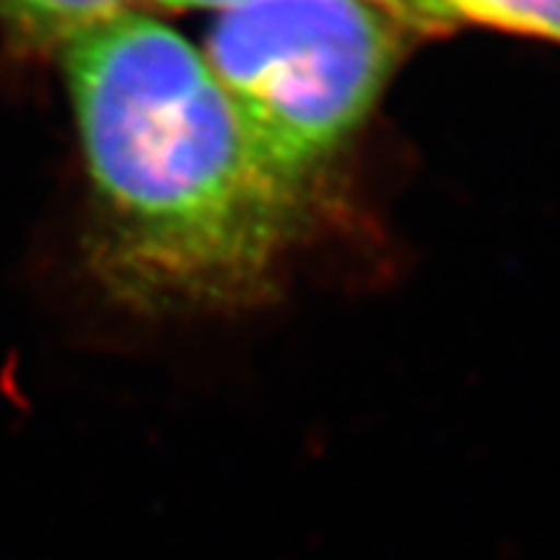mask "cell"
Returning a JSON list of instances; mask_svg holds the SVG:
<instances>
[{
    "label": "cell",
    "instance_id": "cell-1",
    "mask_svg": "<svg viewBox=\"0 0 560 560\" xmlns=\"http://www.w3.org/2000/svg\"><path fill=\"white\" fill-rule=\"evenodd\" d=\"M60 55L104 285L149 312L265 296L299 229L301 187L265 161L206 55L140 9Z\"/></svg>",
    "mask_w": 560,
    "mask_h": 560
},
{
    "label": "cell",
    "instance_id": "cell-2",
    "mask_svg": "<svg viewBox=\"0 0 560 560\" xmlns=\"http://www.w3.org/2000/svg\"><path fill=\"white\" fill-rule=\"evenodd\" d=\"M402 30L369 0H249L219 13L202 55L265 161L304 190L374 109Z\"/></svg>",
    "mask_w": 560,
    "mask_h": 560
},
{
    "label": "cell",
    "instance_id": "cell-3",
    "mask_svg": "<svg viewBox=\"0 0 560 560\" xmlns=\"http://www.w3.org/2000/svg\"><path fill=\"white\" fill-rule=\"evenodd\" d=\"M402 24L412 32L470 24L560 45V0H405Z\"/></svg>",
    "mask_w": 560,
    "mask_h": 560
},
{
    "label": "cell",
    "instance_id": "cell-4",
    "mask_svg": "<svg viewBox=\"0 0 560 560\" xmlns=\"http://www.w3.org/2000/svg\"><path fill=\"white\" fill-rule=\"evenodd\" d=\"M138 3L140 0H0V21L24 45L62 50L79 34L136 11Z\"/></svg>",
    "mask_w": 560,
    "mask_h": 560
},
{
    "label": "cell",
    "instance_id": "cell-5",
    "mask_svg": "<svg viewBox=\"0 0 560 560\" xmlns=\"http://www.w3.org/2000/svg\"><path fill=\"white\" fill-rule=\"evenodd\" d=\"M153 3L170 11H219L221 13V11L236 9V5L242 3H249V0H153ZM369 3L380 5V9L392 13L395 19H400L405 0H369Z\"/></svg>",
    "mask_w": 560,
    "mask_h": 560
}]
</instances>
